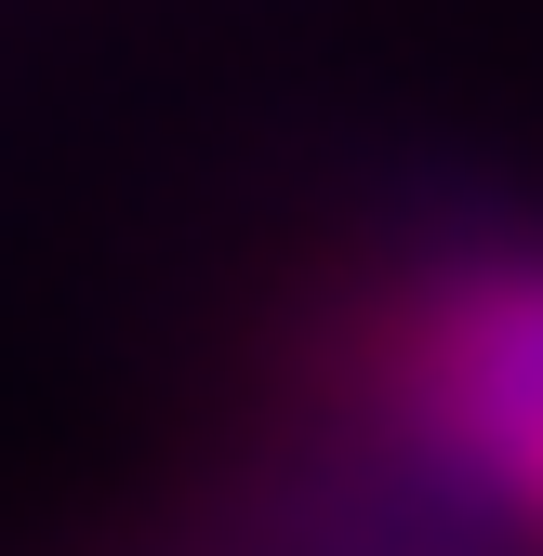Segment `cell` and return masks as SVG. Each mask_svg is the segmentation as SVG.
<instances>
[{"instance_id": "cell-1", "label": "cell", "mask_w": 543, "mask_h": 556, "mask_svg": "<svg viewBox=\"0 0 543 556\" xmlns=\"http://www.w3.org/2000/svg\"><path fill=\"white\" fill-rule=\"evenodd\" d=\"M358 384L397 451L517 504L543 464V252H451L412 292H384Z\"/></svg>"}, {"instance_id": "cell-2", "label": "cell", "mask_w": 543, "mask_h": 556, "mask_svg": "<svg viewBox=\"0 0 543 556\" xmlns=\"http://www.w3.org/2000/svg\"><path fill=\"white\" fill-rule=\"evenodd\" d=\"M517 517H530V530H543V464H530V491H517Z\"/></svg>"}]
</instances>
